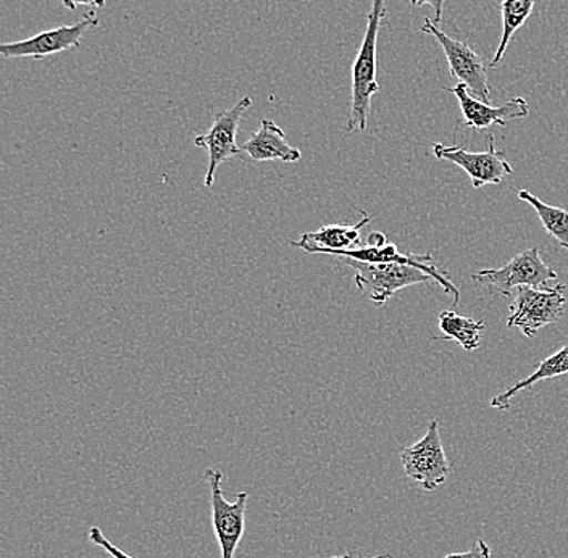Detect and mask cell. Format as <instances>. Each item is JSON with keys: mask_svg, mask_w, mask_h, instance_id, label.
<instances>
[{"mask_svg": "<svg viewBox=\"0 0 568 558\" xmlns=\"http://www.w3.org/2000/svg\"><path fill=\"white\" fill-rule=\"evenodd\" d=\"M385 17V0H372L364 41L355 55L353 65V91H351L353 101H351L347 131L367 130L372 99L379 92L378 78H376V42H378L379 28Z\"/></svg>", "mask_w": 568, "mask_h": 558, "instance_id": "cell-1", "label": "cell"}, {"mask_svg": "<svg viewBox=\"0 0 568 558\" xmlns=\"http://www.w3.org/2000/svg\"><path fill=\"white\" fill-rule=\"evenodd\" d=\"M566 291L567 286L562 283L546 290L518 287L517 297L510 305L507 326L520 329L527 337H535L539 329L562 318L568 302Z\"/></svg>", "mask_w": 568, "mask_h": 558, "instance_id": "cell-2", "label": "cell"}, {"mask_svg": "<svg viewBox=\"0 0 568 558\" xmlns=\"http://www.w3.org/2000/svg\"><path fill=\"white\" fill-rule=\"evenodd\" d=\"M479 291H489L503 297H509L515 287L545 286L550 280H557V273L542 262L538 247L528 248L515 255L503 268H486L471 275Z\"/></svg>", "mask_w": 568, "mask_h": 558, "instance_id": "cell-3", "label": "cell"}, {"mask_svg": "<svg viewBox=\"0 0 568 558\" xmlns=\"http://www.w3.org/2000/svg\"><path fill=\"white\" fill-rule=\"evenodd\" d=\"M346 265L355 270V284L362 293L375 302L378 307L385 305L397 291L414 284H428L432 276L424 270L403 263H367L343 258Z\"/></svg>", "mask_w": 568, "mask_h": 558, "instance_id": "cell-4", "label": "cell"}, {"mask_svg": "<svg viewBox=\"0 0 568 558\" xmlns=\"http://www.w3.org/2000/svg\"><path fill=\"white\" fill-rule=\"evenodd\" d=\"M400 460L408 478L425 490L438 489L447 481L453 470L444 453L436 419L428 423L426 435L418 443L412 444L400 453Z\"/></svg>", "mask_w": 568, "mask_h": 558, "instance_id": "cell-5", "label": "cell"}, {"mask_svg": "<svg viewBox=\"0 0 568 558\" xmlns=\"http://www.w3.org/2000/svg\"><path fill=\"white\" fill-rule=\"evenodd\" d=\"M205 479L211 486L212 526L222 558H234L246 529L248 494L240 493L234 503H229L222 488L223 473L209 468Z\"/></svg>", "mask_w": 568, "mask_h": 558, "instance_id": "cell-6", "label": "cell"}, {"mask_svg": "<svg viewBox=\"0 0 568 558\" xmlns=\"http://www.w3.org/2000/svg\"><path fill=\"white\" fill-rule=\"evenodd\" d=\"M252 99H240L237 104L229 110L215 113V119L207 133L194 138V145L204 149L209 154V169L205 173L204 186L212 187L215 183L216 170L225 160L236 158L243 149L236 144L237 130L244 113L251 109Z\"/></svg>", "mask_w": 568, "mask_h": 558, "instance_id": "cell-7", "label": "cell"}, {"mask_svg": "<svg viewBox=\"0 0 568 558\" xmlns=\"http://www.w3.org/2000/svg\"><path fill=\"white\" fill-rule=\"evenodd\" d=\"M422 33L432 35L442 45L447 63H449L450 77L457 78L462 84H465L474 98L488 104L489 98H491V88H489L488 73H486L481 57L470 45L443 33L436 27L435 21L429 18H425Z\"/></svg>", "mask_w": 568, "mask_h": 558, "instance_id": "cell-8", "label": "cell"}, {"mask_svg": "<svg viewBox=\"0 0 568 558\" xmlns=\"http://www.w3.org/2000/svg\"><path fill=\"white\" fill-rule=\"evenodd\" d=\"M101 24L94 12H89L83 20L71 27H59L53 30L42 31L33 38L23 41L7 42L0 45V53L6 59H34L42 60L55 53L80 48L81 41L88 31L94 30Z\"/></svg>", "mask_w": 568, "mask_h": 558, "instance_id": "cell-9", "label": "cell"}, {"mask_svg": "<svg viewBox=\"0 0 568 558\" xmlns=\"http://www.w3.org/2000/svg\"><path fill=\"white\" fill-rule=\"evenodd\" d=\"M433 154L438 160L460 166L471 180L475 190H483L488 184H500L504 177L514 173L506 154L497 151L495 136L488 134V151L470 152L460 145L433 144Z\"/></svg>", "mask_w": 568, "mask_h": 558, "instance_id": "cell-10", "label": "cell"}, {"mask_svg": "<svg viewBox=\"0 0 568 558\" xmlns=\"http://www.w3.org/2000/svg\"><path fill=\"white\" fill-rule=\"evenodd\" d=\"M446 92L456 95L459 101L462 116H464L465 126L474 130H488V128L507 126L514 120L527 119L530 113V106L524 98H514L507 104L493 106L486 102L479 101L468 92L465 84H456L454 88L444 89Z\"/></svg>", "mask_w": 568, "mask_h": 558, "instance_id": "cell-11", "label": "cell"}, {"mask_svg": "<svg viewBox=\"0 0 568 558\" xmlns=\"http://www.w3.org/2000/svg\"><path fill=\"white\" fill-rule=\"evenodd\" d=\"M243 152L254 162L296 163L302 155L300 149L293 148L284 136V131L273 120H262L261 128L243 144Z\"/></svg>", "mask_w": 568, "mask_h": 558, "instance_id": "cell-12", "label": "cell"}, {"mask_svg": "<svg viewBox=\"0 0 568 558\" xmlns=\"http://www.w3.org/2000/svg\"><path fill=\"white\" fill-rule=\"evenodd\" d=\"M371 223V216L364 212V219L357 225H328L318 231L302 234L301 241H293L291 245L300 247L307 254H328L333 251H347L361 245L362 227Z\"/></svg>", "mask_w": 568, "mask_h": 558, "instance_id": "cell-13", "label": "cell"}, {"mask_svg": "<svg viewBox=\"0 0 568 558\" xmlns=\"http://www.w3.org/2000/svg\"><path fill=\"white\" fill-rule=\"evenodd\" d=\"M567 373L568 346H564L562 349L554 352L552 355L546 357L528 378L515 383L506 393L499 394L495 399H491V407L497 408V410H507V408L510 407V400H513L515 396H518L521 390L530 389L532 384L542 382V379L557 378V376L567 375Z\"/></svg>", "mask_w": 568, "mask_h": 558, "instance_id": "cell-14", "label": "cell"}, {"mask_svg": "<svg viewBox=\"0 0 568 558\" xmlns=\"http://www.w3.org/2000/svg\"><path fill=\"white\" fill-rule=\"evenodd\" d=\"M439 332L444 341H456L465 351L471 352L481 346V333L485 323L468 316L457 315L456 312H442L438 316Z\"/></svg>", "mask_w": 568, "mask_h": 558, "instance_id": "cell-15", "label": "cell"}, {"mask_svg": "<svg viewBox=\"0 0 568 558\" xmlns=\"http://www.w3.org/2000/svg\"><path fill=\"white\" fill-rule=\"evenodd\" d=\"M536 0H503L500 2V16H503V34H500L499 48L495 53V59L489 65L497 67L503 62L504 53L509 48L514 34L524 27L525 21L531 16L532 7Z\"/></svg>", "mask_w": 568, "mask_h": 558, "instance_id": "cell-16", "label": "cell"}, {"mask_svg": "<svg viewBox=\"0 0 568 558\" xmlns=\"http://www.w3.org/2000/svg\"><path fill=\"white\" fill-rule=\"evenodd\" d=\"M518 199L527 202L535 209L536 215L541 220L542 227L546 233L556 240V243L560 247L568 251V212L560 207H552V205L546 204L541 199L532 195L530 191L524 190L518 192Z\"/></svg>", "mask_w": 568, "mask_h": 558, "instance_id": "cell-17", "label": "cell"}, {"mask_svg": "<svg viewBox=\"0 0 568 558\" xmlns=\"http://www.w3.org/2000/svg\"><path fill=\"white\" fill-rule=\"evenodd\" d=\"M89 541L95 544V546L102 547V549L113 558H136L128 556V554L123 552L122 549H119L115 544L110 542L109 539L105 538L104 532H102L98 526H92V528L89 529Z\"/></svg>", "mask_w": 568, "mask_h": 558, "instance_id": "cell-18", "label": "cell"}, {"mask_svg": "<svg viewBox=\"0 0 568 558\" xmlns=\"http://www.w3.org/2000/svg\"><path fill=\"white\" fill-rule=\"evenodd\" d=\"M444 558H491V547L488 546V542L483 541V539H477V542L467 552L449 554V556Z\"/></svg>", "mask_w": 568, "mask_h": 558, "instance_id": "cell-19", "label": "cell"}, {"mask_svg": "<svg viewBox=\"0 0 568 558\" xmlns=\"http://www.w3.org/2000/svg\"><path fill=\"white\" fill-rule=\"evenodd\" d=\"M444 2L446 0H410L412 6L414 7H422L425 6V3H428L429 7H432L433 12H435V23H439V21L443 20V9H444Z\"/></svg>", "mask_w": 568, "mask_h": 558, "instance_id": "cell-20", "label": "cell"}, {"mask_svg": "<svg viewBox=\"0 0 568 558\" xmlns=\"http://www.w3.org/2000/svg\"><path fill=\"white\" fill-rule=\"evenodd\" d=\"M62 3L73 12L80 6L89 7V9H102L105 6V0H62Z\"/></svg>", "mask_w": 568, "mask_h": 558, "instance_id": "cell-21", "label": "cell"}, {"mask_svg": "<svg viewBox=\"0 0 568 558\" xmlns=\"http://www.w3.org/2000/svg\"><path fill=\"white\" fill-rule=\"evenodd\" d=\"M332 558H354L353 556H335ZM357 558H390L389 554H383V556H375V557H357Z\"/></svg>", "mask_w": 568, "mask_h": 558, "instance_id": "cell-22", "label": "cell"}]
</instances>
